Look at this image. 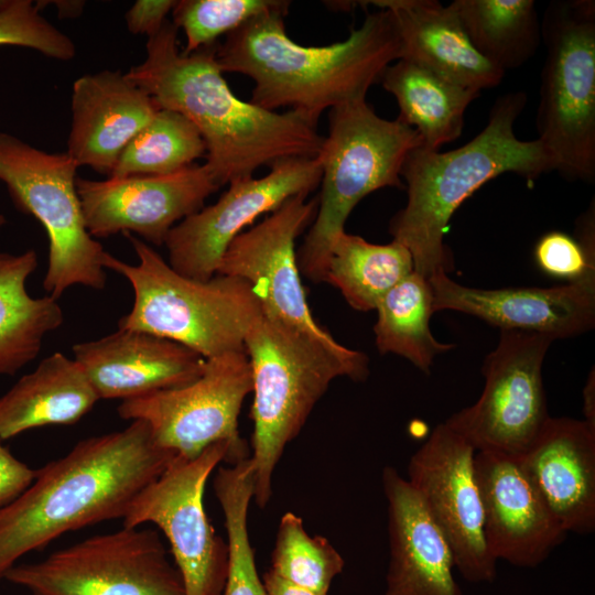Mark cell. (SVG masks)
<instances>
[{
  "mask_svg": "<svg viewBox=\"0 0 595 595\" xmlns=\"http://www.w3.org/2000/svg\"><path fill=\"white\" fill-rule=\"evenodd\" d=\"M534 258L544 272L570 282L595 270L594 251L586 250L576 239L562 231H549L537 242Z\"/></svg>",
  "mask_w": 595,
  "mask_h": 595,
  "instance_id": "cell-36",
  "label": "cell"
},
{
  "mask_svg": "<svg viewBox=\"0 0 595 595\" xmlns=\"http://www.w3.org/2000/svg\"><path fill=\"white\" fill-rule=\"evenodd\" d=\"M56 3L60 13L64 14V17H76L82 12L84 7L83 1H57Z\"/></svg>",
  "mask_w": 595,
  "mask_h": 595,
  "instance_id": "cell-41",
  "label": "cell"
},
{
  "mask_svg": "<svg viewBox=\"0 0 595 595\" xmlns=\"http://www.w3.org/2000/svg\"><path fill=\"white\" fill-rule=\"evenodd\" d=\"M175 456L154 441L145 421L133 420L121 431L79 441L36 470L32 484L0 509V580L20 558L66 532L123 519Z\"/></svg>",
  "mask_w": 595,
  "mask_h": 595,
  "instance_id": "cell-2",
  "label": "cell"
},
{
  "mask_svg": "<svg viewBox=\"0 0 595 595\" xmlns=\"http://www.w3.org/2000/svg\"><path fill=\"white\" fill-rule=\"evenodd\" d=\"M552 516L569 532L595 529V428L584 420H548L519 457Z\"/></svg>",
  "mask_w": 595,
  "mask_h": 595,
  "instance_id": "cell-23",
  "label": "cell"
},
{
  "mask_svg": "<svg viewBox=\"0 0 595 595\" xmlns=\"http://www.w3.org/2000/svg\"><path fill=\"white\" fill-rule=\"evenodd\" d=\"M205 154L204 140L188 119L159 109L123 150L109 177L173 174Z\"/></svg>",
  "mask_w": 595,
  "mask_h": 595,
  "instance_id": "cell-32",
  "label": "cell"
},
{
  "mask_svg": "<svg viewBox=\"0 0 595 595\" xmlns=\"http://www.w3.org/2000/svg\"><path fill=\"white\" fill-rule=\"evenodd\" d=\"M6 223V218L0 214V227Z\"/></svg>",
  "mask_w": 595,
  "mask_h": 595,
  "instance_id": "cell-42",
  "label": "cell"
},
{
  "mask_svg": "<svg viewBox=\"0 0 595 595\" xmlns=\"http://www.w3.org/2000/svg\"><path fill=\"white\" fill-rule=\"evenodd\" d=\"M484 531L496 561L536 567L566 538L518 457L476 452Z\"/></svg>",
  "mask_w": 595,
  "mask_h": 595,
  "instance_id": "cell-19",
  "label": "cell"
},
{
  "mask_svg": "<svg viewBox=\"0 0 595 595\" xmlns=\"http://www.w3.org/2000/svg\"><path fill=\"white\" fill-rule=\"evenodd\" d=\"M583 413L584 421L595 428V382L593 372L583 390Z\"/></svg>",
  "mask_w": 595,
  "mask_h": 595,
  "instance_id": "cell-40",
  "label": "cell"
},
{
  "mask_svg": "<svg viewBox=\"0 0 595 595\" xmlns=\"http://www.w3.org/2000/svg\"><path fill=\"white\" fill-rule=\"evenodd\" d=\"M281 11L263 12L218 43L223 73L255 83L250 101L267 110L288 107L318 120L324 110L366 100L386 68L400 60L401 45L391 13H368L339 42L305 46L288 36Z\"/></svg>",
  "mask_w": 595,
  "mask_h": 595,
  "instance_id": "cell-3",
  "label": "cell"
},
{
  "mask_svg": "<svg viewBox=\"0 0 595 595\" xmlns=\"http://www.w3.org/2000/svg\"><path fill=\"white\" fill-rule=\"evenodd\" d=\"M159 110L153 99L120 71L77 78L66 153L77 166L110 176L121 153Z\"/></svg>",
  "mask_w": 595,
  "mask_h": 595,
  "instance_id": "cell-21",
  "label": "cell"
},
{
  "mask_svg": "<svg viewBox=\"0 0 595 595\" xmlns=\"http://www.w3.org/2000/svg\"><path fill=\"white\" fill-rule=\"evenodd\" d=\"M429 283L434 313L458 311L500 329L542 333L554 339L581 335L595 325V270L551 288H470L444 271L433 274Z\"/></svg>",
  "mask_w": 595,
  "mask_h": 595,
  "instance_id": "cell-18",
  "label": "cell"
},
{
  "mask_svg": "<svg viewBox=\"0 0 595 595\" xmlns=\"http://www.w3.org/2000/svg\"><path fill=\"white\" fill-rule=\"evenodd\" d=\"M545 58L537 138L566 178L595 180V1L555 0L541 19Z\"/></svg>",
  "mask_w": 595,
  "mask_h": 595,
  "instance_id": "cell-8",
  "label": "cell"
},
{
  "mask_svg": "<svg viewBox=\"0 0 595 595\" xmlns=\"http://www.w3.org/2000/svg\"><path fill=\"white\" fill-rule=\"evenodd\" d=\"M475 454L469 443L440 423L411 456L407 480L445 536L461 575L472 583H490L497 561L486 542Z\"/></svg>",
  "mask_w": 595,
  "mask_h": 595,
  "instance_id": "cell-15",
  "label": "cell"
},
{
  "mask_svg": "<svg viewBox=\"0 0 595 595\" xmlns=\"http://www.w3.org/2000/svg\"><path fill=\"white\" fill-rule=\"evenodd\" d=\"M4 580L32 595H185L159 533L139 527L93 536L40 562L15 564Z\"/></svg>",
  "mask_w": 595,
  "mask_h": 595,
  "instance_id": "cell-11",
  "label": "cell"
},
{
  "mask_svg": "<svg viewBox=\"0 0 595 595\" xmlns=\"http://www.w3.org/2000/svg\"><path fill=\"white\" fill-rule=\"evenodd\" d=\"M290 1L284 0H181L172 10V22L184 31L190 54L218 42V37L237 30L267 11L288 14Z\"/></svg>",
  "mask_w": 595,
  "mask_h": 595,
  "instance_id": "cell-34",
  "label": "cell"
},
{
  "mask_svg": "<svg viewBox=\"0 0 595 595\" xmlns=\"http://www.w3.org/2000/svg\"><path fill=\"white\" fill-rule=\"evenodd\" d=\"M321 177L317 156L291 158L272 164L262 177L228 184L216 203L171 229L164 242L169 264L186 278L212 279L227 247L247 226L290 197L310 194L320 185Z\"/></svg>",
  "mask_w": 595,
  "mask_h": 595,
  "instance_id": "cell-14",
  "label": "cell"
},
{
  "mask_svg": "<svg viewBox=\"0 0 595 595\" xmlns=\"http://www.w3.org/2000/svg\"><path fill=\"white\" fill-rule=\"evenodd\" d=\"M388 10L400 37V60L419 64L476 91L499 85L506 73L472 44L453 8L435 0L370 1Z\"/></svg>",
  "mask_w": 595,
  "mask_h": 595,
  "instance_id": "cell-24",
  "label": "cell"
},
{
  "mask_svg": "<svg viewBox=\"0 0 595 595\" xmlns=\"http://www.w3.org/2000/svg\"><path fill=\"white\" fill-rule=\"evenodd\" d=\"M413 271L410 251L392 239L376 245L343 231L333 242L324 281L337 288L357 311L376 310L379 301Z\"/></svg>",
  "mask_w": 595,
  "mask_h": 595,
  "instance_id": "cell-29",
  "label": "cell"
},
{
  "mask_svg": "<svg viewBox=\"0 0 595 595\" xmlns=\"http://www.w3.org/2000/svg\"><path fill=\"white\" fill-rule=\"evenodd\" d=\"M98 400L77 361L54 353L0 397V440L39 426L74 424Z\"/></svg>",
  "mask_w": 595,
  "mask_h": 595,
  "instance_id": "cell-25",
  "label": "cell"
},
{
  "mask_svg": "<svg viewBox=\"0 0 595 595\" xmlns=\"http://www.w3.org/2000/svg\"><path fill=\"white\" fill-rule=\"evenodd\" d=\"M73 354L99 399L122 401L190 385L206 363L182 344L134 329L78 343Z\"/></svg>",
  "mask_w": 595,
  "mask_h": 595,
  "instance_id": "cell-20",
  "label": "cell"
},
{
  "mask_svg": "<svg viewBox=\"0 0 595 595\" xmlns=\"http://www.w3.org/2000/svg\"><path fill=\"white\" fill-rule=\"evenodd\" d=\"M177 32L167 20L148 37L144 61L126 75L159 109L176 111L195 126L206 147L205 166L219 187L281 160L317 155L324 139L318 120L238 98L217 63L219 42L185 54Z\"/></svg>",
  "mask_w": 595,
  "mask_h": 595,
  "instance_id": "cell-1",
  "label": "cell"
},
{
  "mask_svg": "<svg viewBox=\"0 0 595 595\" xmlns=\"http://www.w3.org/2000/svg\"><path fill=\"white\" fill-rule=\"evenodd\" d=\"M0 440V509L17 499L34 480L36 470L15 458Z\"/></svg>",
  "mask_w": 595,
  "mask_h": 595,
  "instance_id": "cell-37",
  "label": "cell"
},
{
  "mask_svg": "<svg viewBox=\"0 0 595 595\" xmlns=\"http://www.w3.org/2000/svg\"><path fill=\"white\" fill-rule=\"evenodd\" d=\"M526 104L524 91L507 93L496 99L484 129L464 145L446 152L418 145L408 153L401 170L408 201L391 218L389 231L410 251L413 270L424 278L450 271L447 224L474 192L505 173L532 182L554 171L538 139L516 136L515 123Z\"/></svg>",
  "mask_w": 595,
  "mask_h": 595,
  "instance_id": "cell-4",
  "label": "cell"
},
{
  "mask_svg": "<svg viewBox=\"0 0 595 595\" xmlns=\"http://www.w3.org/2000/svg\"><path fill=\"white\" fill-rule=\"evenodd\" d=\"M263 584L268 595H323L299 586H295L270 571L263 575Z\"/></svg>",
  "mask_w": 595,
  "mask_h": 595,
  "instance_id": "cell-39",
  "label": "cell"
},
{
  "mask_svg": "<svg viewBox=\"0 0 595 595\" xmlns=\"http://www.w3.org/2000/svg\"><path fill=\"white\" fill-rule=\"evenodd\" d=\"M376 311L374 332L381 354H397L429 372L434 358L454 347L432 335V290L429 279L414 270L383 295Z\"/></svg>",
  "mask_w": 595,
  "mask_h": 595,
  "instance_id": "cell-30",
  "label": "cell"
},
{
  "mask_svg": "<svg viewBox=\"0 0 595 595\" xmlns=\"http://www.w3.org/2000/svg\"><path fill=\"white\" fill-rule=\"evenodd\" d=\"M250 448L216 442L194 458L175 456L131 502L123 527L153 523L169 540L185 595H219L228 567L227 542L216 533L204 507L209 475L221 462L237 464Z\"/></svg>",
  "mask_w": 595,
  "mask_h": 595,
  "instance_id": "cell-10",
  "label": "cell"
},
{
  "mask_svg": "<svg viewBox=\"0 0 595 595\" xmlns=\"http://www.w3.org/2000/svg\"><path fill=\"white\" fill-rule=\"evenodd\" d=\"M251 391L246 351H229L206 359L201 377L192 383L125 400L118 414L125 420L145 421L160 446L194 458L219 441L249 448L239 435L238 416Z\"/></svg>",
  "mask_w": 595,
  "mask_h": 595,
  "instance_id": "cell-13",
  "label": "cell"
},
{
  "mask_svg": "<svg viewBox=\"0 0 595 595\" xmlns=\"http://www.w3.org/2000/svg\"><path fill=\"white\" fill-rule=\"evenodd\" d=\"M213 487L224 513L228 547L227 576L219 595H268L248 532L249 506L253 500L249 458L220 466Z\"/></svg>",
  "mask_w": 595,
  "mask_h": 595,
  "instance_id": "cell-31",
  "label": "cell"
},
{
  "mask_svg": "<svg viewBox=\"0 0 595 595\" xmlns=\"http://www.w3.org/2000/svg\"><path fill=\"white\" fill-rule=\"evenodd\" d=\"M139 259L129 264L107 251L105 269L125 277L134 300L118 329L150 333L182 344L205 359L229 351H245L246 333L261 312L250 283L215 274L207 281L176 272L151 246L125 232Z\"/></svg>",
  "mask_w": 595,
  "mask_h": 595,
  "instance_id": "cell-6",
  "label": "cell"
},
{
  "mask_svg": "<svg viewBox=\"0 0 595 595\" xmlns=\"http://www.w3.org/2000/svg\"><path fill=\"white\" fill-rule=\"evenodd\" d=\"M345 562L324 537L310 536L302 518L285 512L279 522L270 572L305 589L327 595Z\"/></svg>",
  "mask_w": 595,
  "mask_h": 595,
  "instance_id": "cell-33",
  "label": "cell"
},
{
  "mask_svg": "<svg viewBox=\"0 0 595 595\" xmlns=\"http://www.w3.org/2000/svg\"><path fill=\"white\" fill-rule=\"evenodd\" d=\"M554 340L542 333L501 329L482 367L479 399L444 423L476 452L523 456L550 419L542 364Z\"/></svg>",
  "mask_w": 595,
  "mask_h": 595,
  "instance_id": "cell-12",
  "label": "cell"
},
{
  "mask_svg": "<svg viewBox=\"0 0 595 595\" xmlns=\"http://www.w3.org/2000/svg\"><path fill=\"white\" fill-rule=\"evenodd\" d=\"M3 2H4V0H0V7L2 6Z\"/></svg>",
  "mask_w": 595,
  "mask_h": 595,
  "instance_id": "cell-43",
  "label": "cell"
},
{
  "mask_svg": "<svg viewBox=\"0 0 595 595\" xmlns=\"http://www.w3.org/2000/svg\"><path fill=\"white\" fill-rule=\"evenodd\" d=\"M379 83L396 98L398 118L418 132L420 147L435 151L462 134L465 111L480 95L407 60L389 65Z\"/></svg>",
  "mask_w": 595,
  "mask_h": 595,
  "instance_id": "cell-26",
  "label": "cell"
},
{
  "mask_svg": "<svg viewBox=\"0 0 595 595\" xmlns=\"http://www.w3.org/2000/svg\"><path fill=\"white\" fill-rule=\"evenodd\" d=\"M381 478L390 549L386 595H463L452 549L416 491L392 466Z\"/></svg>",
  "mask_w": 595,
  "mask_h": 595,
  "instance_id": "cell-22",
  "label": "cell"
},
{
  "mask_svg": "<svg viewBox=\"0 0 595 595\" xmlns=\"http://www.w3.org/2000/svg\"><path fill=\"white\" fill-rule=\"evenodd\" d=\"M76 188L93 237L134 232L161 246L176 224L201 210L220 187L205 164H193L167 175L77 177Z\"/></svg>",
  "mask_w": 595,
  "mask_h": 595,
  "instance_id": "cell-17",
  "label": "cell"
},
{
  "mask_svg": "<svg viewBox=\"0 0 595 595\" xmlns=\"http://www.w3.org/2000/svg\"><path fill=\"white\" fill-rule=\"evenodd\" d=\"M78 166L66 153H48L0 132V181L14 205L35 217L48 238L43 288L58 299L72 285L102 290L106 250L89 234L76 188Z\"/></svg>",
  "mask_w": 595,
  "mask_h": 595,
  "instance_id": "cell-9",
  "label": "cell"
},
{
  "mask_svg": "<svg viewBox=\"0 0 595 595\" xmlns=\"http://www.w3.org/2000/svg\"><path fill=\"white\" fill-rule=\"evenodd\" d=\"M40 8L31 0H4L0 7V46L28 47L60 61L74 58L72 39L48 22Z\"/></svg>",
  "mask_w": 595,
  "mask_h": 595,
  "instance_id": "cell-35",
  "label": "cell"
},
{
  "mask_svg": "<svg viewBox=\"0 0 595 595\" xmlns=\"http://www.w3.org/2000/svg\"><path fill=\"white\" fill-rule=\"evenodd\" d=\"M176 1L173 0H138L126 12V24L130 33L143 34L148 37L161 30L167 21Z\"/></svg>",
  "mask_w": 595,
  "mask_h": 595,
  "instance_id": "cell-38",
  "label": "cell"
},
{
  "mask_svg": "<svg viewBox=\"0 0 595 595\" xmlns=\"http://www.w3.org/2000/svg\"><path fill=\"white\" fill-rule=\"evenodd\" d=\"M317 206V196L290 197L229 244L216 274L248 281L263 312L326 345L337 346L339 343L312 316L295 250V241L312 225Z\"/></svg>",
  "mask_w": 595,
  "mask_h": 595,
  "instance_id": "cell-16",
  "label": "cell"
},
{
  "mask_svg": "<svg viewBox=\"0 0 595 595\" xmlns=\"http://www.w3.org/2000/svg\"><path fill=\"white\" fill-rule=\"evenodd\" d=\"M244 348L253 393V501L264 508L278 462L331 382L337 377L365 380L369 360L361 351L326 345L262 310L246 333Z\"/></svg>",
  "mask_w": 595,
  "mask_h": 595,
  "instance_id": "cell-5",
  "label": "cell"
},
{
  "mask_svg": "<svg viewBox=\"0 0 595 595\" xmlns=\"http://www.w3.org/2000/svg\"><path fill=\"white\" fill-rule=\"evenodd\" d=\"M450 6L478 53L504 73L523 66L542 43L532 0H454Z\"/></svg>",
  "mask_w": 595,
  "mask_h": 595,
  "instance_id": "cell-28",
  "label": "cell"
},
{
  "mask_svg": "<svg viewBox=\"0 0 595 595\" xmlns=\"http://www.w3.org/2000/svg\"><path fill=\"white\" fill-rule=\"evenodd\" d=\"M418 145L413 128L379 117L366 100L329 109L328 133L316 155L322 169L317 212L296 251L304 277L324 281L331 247L364 197L383 187L404 188L402 165Z\"/></svg>",
  "mask_w": 595,
  "mask_h": 595,
  "instance_id": "cell-7",
  "label": "cell"
},
{
  "mask_svg": "<svg viewBox=\"0 0 595 595\" xmlns=\"http://www.w3.org/2000/svg\"><path fill=\"white\" fill-rule=\"evenodd\" d=\"M34 250L0 251V375L13 376L41 351L46 334L63 323L56 299L33 298L26 280L36 269Z\"/></svg>",
  "mask_w": 595,
  "mask_h": 595,
  "instance_id": "cell-27",
  "label": "cell"
}]
</instances>
